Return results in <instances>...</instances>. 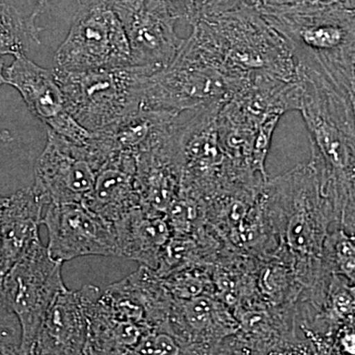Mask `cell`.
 <instances>
[{
    "label": "cell",
    "instance_id": "1",
    "mask_svg": "<svg viewBox=\"0 0 355 355\" xmlns=\"http://www.w3.org/2000/svg\"><path fill=\"white\" fill-rule=\"evenodd\" d=\"M261 193L279 239L273 257L293 268L303 287L301 300L319 307L331 277L324 270L322 252L336 217L316 171L310 162L299 164L266 181Z\"/></svg>",
    "mask_w": 355,
    "mask_h": 355
},
{
    "label": "cell",
    "instance_id": "2",
    "mask_svg": "<svg viewBox=\"0 0 355 355\" xmlns=\"http://www.w3.org/2000/svg\"><path fill=\"white\" fill-rule=\"evenodd\" d=\"M298 111L309 133L311 159L336 223L355 232V113L349 91L311 67L297 65Z\"/></svg>",
    "mask_w": 355,
    "mask_h": 355
},
{
    "label": "cell",
    "instance_id": "3",
    "mask_svg": "<svg viewBox=\"0 0 355 355\" xmlns=\"http://www.w3.org/2000/svg\"><path fill=\"white\" fill-rule=\"evenodd\" d=\"M191 27L188 41L234 84L236 90L260 74L297 80L291 46L251 2Z\"/></svg>",
    "mask_w": 355,
    "mask_h": 355
},
{
    "label": "cell",
    "instance_id": "4",
    "mask_svg": "<svg viewBox=\"0 0 355 355\" xmlns=\"http://www.w3.org/2000/svg\"><path fill=\"white\" fill-rule=\"evenodd\" d=\"M256 8L286 39L296 64L323 72L350 94L355 67V9Z\"/></svg>",
    "mask_w": 355,
    "mask_h": 355
},
{
    "label": "cell",
    "instance_id": "5",
    "mask_svg": "<svg viewBox=\"0 0 355 355\" xmlns=\"http://www.w3.org/2000/svg\"><path fill=\"white\" fill-rule=\"evenodd\" d=\"M53 70L70 114L91 133L140 111L144 83L153 74L133 65L89 71Z\"/></svg>",
    "mask_w": 355,
    "mask_h": 355
},
{
    "label": "cell",
    "instance_id": "6",
    "mask_svg": "<svg viewBox=\"0 0 355 355\" xmlns=\"http://www.w3.org/2000/svg\"><path fill=\"white\" fill-rule=\"evenodd\" d=\"M234 84L184 40L171 64L146 77L140 111L180 114L224 104Z\"/></svg>",
    "mask_w": 355,
    "mask_h": 355
},
{
    "label": "cell",
    "instance_id": "7",
    "mask_svg": "<svg viewBox=\"0 0 355 355\" xmlns=\"http://www.w3.org/2000/svg\"><path fill=\"white\" fill-rule=\"evenodd\" d=\"M55 67L69 71L130 65V46L123 23L106 2L79 4L67 38L55 53Z\"/></svg>",
    "mask_w": 355,
    "mask_h": 355
},
{
    "label": "cell",
    "instance_id": "8",
    "mask_svg": "<svg viewBox=\"0 0 355 355\" xmlns=\"http://www.w3.org/2000/svg\"><path fill=\"white\" fill-rule=\"evenodd\" d=\"M62 268V263L53 260L39 240L4 275L2 293L22 329L21 354H34L46 312L67 288Z\"/></svg>",
    "mask_w": 355,
    "mask_h": 355
},
{
    "label": "cell",
    "instance_id": "9",
    "mask_svg": "<svg viewBox=\"0 0 355 355\" xmlns=\"http://www.w3.org/2000/svg\"><path fill=\"white\" fill-rule=\"evenodd\" d=\"M239 329L221 343L218 354H314L301 336L297 304H261L233 311Z\"/></svg>",
    "mask_w": 355,
    "mask_h": 355
},
{
    "label": "cell",
    "instance_id": "10",
    "mask_svg": "<svg viewBox=\"0 0 355 355\" xmlns=\"http://www.w3.org/2000/svg\"><path fill=\"white\" fill-rule=\"evenodd\" d=\"M42 224L48 229L46 248L53 260L64 263L79 257H119L113 222L83 203H48Z\"/></svg>",
    "mask_w": 355,
    "mask_h": 355
},
{
    "label": "cell",
    "instance_id": "11",
    "mask_svg": "<svg viewBox=\"0 0 355 355\" xmlns=\"http://www.w3.org/2000/svg\"><path fill=\"white\" fill-rule=\"evenodd\" d=\"M123 23L130 46V65L153 73L168 67L183 44L177 17L165 0H132L112 7Z\"/></svg>",
    "mask_w": 355,
    "mask_h": 355
},
{
    "label": "cell",
    "instance_id": "12",
    "mask_svg": "<svg viewBox=\"0 0 355 355\" xmlns=\"http://www.w3.org/2000/svg\"><path fill=\"white\" fill-rule=\"evenodd\" d=\"M96 169L88 147L48 128V140L35 165V186L48 203H84L94 188Z\"/></svg>",
    "mask_w": 355,
    "mask_h": 355
},
{
    "label": "cell",
    "instance_id": "13",
    "mask_svg": "<svg viewBox=\"0 0 355 355\" xmlns=\"http://www.w3.org/2000/svg\"><path fill=\"white\" fill-rule=\"evenodd\" d=\"M4 76L6 84L20 93L30 112L48 128L77 144H87L91 132L70 114L53 69L20 55L4 70Z\"/></svg>",
    "mask_w": 355,
    "mask_h": 355
},
{
    "label": "cell",
    "instance_id": "14",
    "mask_svg": "<svg viewBox=\"0 0 355 355\" xmlns=\"http://www.w3.org/2000/svg\"><path fill=\"white\" fill-rule=\"evenodd\" d=\"M169 329L184 354H218L221 343L234 335L239 323L220 299L203 294L191 299L174 298Z\"/></svg>",
    "mask_w": 355,
    "mask_h": 355
},
{
    "label": "cell",
    "instance_id": "15",
    "mask_svg": "<svg viewBox=\"0 0 355 355\" xmlns=\"http://www.w3.org/2000/svg\"><path fill=\"white\" fill-rule=\"evenodd\" d=\"M46 198L35 184L4 198L0 209V266L10 270L39 241Z\"/></svg>",
    "mask_w": 355,
    "mask_h": 355
},
{
    "label": "cell",
    "instance_id": "16",
    "mask_svg": "<svg viewBox=\"0 0 355 355\" xmlns=\"http://www.w3.org/2000/svg\"><path fill=\"white\" fill-rule=\"evenodd\" d=\"M78 291L88 322L84 354H133L141 338L151 331L114 316L103 300L99 287L87 284Z\"/></svg>",
    "mask_w": 355,
    "mask_h": 355
},
{
    "label": "cell",
    "instance_id": "17",
    "mask_svg": "<svg viewBox=\"0 0 355 355\" xmlns=\"http://www.w3.org/2000/svg\"><path fill=\"white\" fill-rule=\"evenodd\" d=\"M88 322L80 293L65 289L46 312L34 354H84Z\"/></svg>",
    "mask_w": 355,
    "mask_h": 355
},
{
    "label": "cell",
    "instance_id": "18",
    "mask_svg": "<svg viewBox=\"0 0 355 355\" xmlns=\"http://www.w3.org/2000/svg\"><path fill=\"white\" fill-rule=\"evenodd\" d=\"M84 205L113 223L139 207L137 158L118 154L108 159L98 170L94 188Z\"/></svg>",
    "mask_w": 355,
    "mask_h": 355
},
{
    "label": "cell",
    "instance_id": "19",
    "mask_svg": "<svg viewBox=\"0 0 355 355\" xmlns=\"http://www.w3.org/2000/svg\"><path fill=\"white\" fill-rule=\"evenodd\" d=\"M119 257L155 270L159 256L172 230L165 214H151L137 207L114 222Z\"/></svg>",
    "mask_w": 355,
    "mask_h": 355
},
{
    "label": "cell",
    "instance_id": "20",
    "mask_svg": "<svg viewBox=\"0 0 355 355\" xmlns=\"http://www.w3.org/2000/svg\"><path fill=\"white\" fill-rule=\"evenodd\" d=\"M254 279L263 302L272 307L297 304L303 294V287L292 266L275 257L259 260Z\"/></svg>",
    "mask_w": 355,
    "mask_h": 355
},
{
    "label": "cell",
    "instance_id": "21",
    "mask_svg": "<svg viewBox=\"0 0 355 355\" xmlns=\"http://www.w3.org/2000/svg\"><path fill=\"white\" fill-rule=\"evenodd\" d=\"M36 21L23 17L11 0H0V55H25L30 41L40 43Z\"/></svg>",
    "mask_w": 355,
    "mask_h": 355
},
{
    "label": "cell",
    "instance_id": "22",
    "mask_svg": "<svg viewBox=\"0 0 355 355\" xmlns=\"http://www.w3.org/2000/svg\"><path fill=\"white\" fill-rule=\"evenodd\" d=\"M322 261L330 275H342L355 284V232L338 227L324 239Z\"/></svg>",
    "mask_w": 355,
    "mask_h": 355
},
{
    "label": "cell",
    "instance_id": "23",
    "mask_svg": "<svg viewBox=\"0 0 355 355\" xmlns=\"http://www.w3.org/2000/svg\"><path fill=\"white\" fill-rule=\"evenodd\" d=\"M172 235H196L205 227V211L197 198L180 193L165 214Z\"/></svg>",
    "mask_w": 355,
    "mask_h": 355
},
{
    "label": "cell",
    "instance_id": "24",
    "mask_svg": "<svg viewBox=\"0 0 355 355\" xmlns=\"http://www.w3.org/2000/svg\"><path fill=\"white\" fill-rule=\"evenodd\" d=\"M163 284L175 299H191L214 294L210 268L193 266L163 277Z\"/></svg>",
    "mask_w": 355,
    "mask_h": 355
},
{
    "label": "cell",
    "instance_id": "25",
    "mask_svg": "<svg viewBox=\"0 0 355 355\" xmlns=\"http://www.w3.org/2000/svg\"><path fill=\"white\" fill-rule=\"evenodd\" d=\"M246 1L248 0H165L178 20L186 21L191 26L237 8Z\"/></svg>",
    "mask_w": 355,
    "mask_h": 355
},
{
    "label": "cell",
    "instance_id": "26",
    "mask_svg": "<svg viewBox=\"0 0 355 355\" xmlns=\"http://www.w3.org/2000/svg\"><path fill=\"white\" fill-rule=\"evenodd\" d=\"M22 329L18 317L0 291V354H21Z\"/></svg>",
    "mask_w": 355,
    "mask_h": 355
},
{
    "label": "cell",
    "instance_id": "27",
    "mask_svg": "<svg viewBox=\"0 0 355 355\" xmlns=\"http://www.w3.org/2000/svg\"><path fill=\"white\" fill-rule=\"evenodd\" d=\"M133 354H184V352L172 334L151 331L141 338Z\"/></svg>",
    "mask_w": 355,
    "mask_h": 355
},
{
    "label": "cell",
    "instance_id": "28",
    "mask_svg": "<svg viewBox=\"0 0 355 355\" xmlns=\"http://www.w3.org/2000/svg\"><path fill=\"white\" fill-rule=\"evenodd\" d=\"M336 347L338 354H355V328H345L338 331Z\"/></svg>",
    "mask_w": 355,
    "mask_h": 355
},
{
    "label": "cell",
    "instance_id": "29",
    "mask_svg": "<svg viewBox=\"0 0 355 355\" xmlns=\"http://www.w3.org/2000/svg\"><path fill=\"white\" fill-rule=\"evenodd\" d=\"M51 1H53V0H39L38 6L35 8L34 12L31 15L32 19L36 21L37 17H38L40 14L44 12V9L49 6ZM77 1H78L79 4H81V0H77Z\"/></svg>",
    "mask_w": 355,
    "mask_h": 355
},
{
    "label": "cell",
    "instance_id": "30",
    "mask_svg": "<svg viewBox=\"0 0 355 355\" xmlns=\"http://www.w3.org/2000/svg\"><path fill=\"white\" fill-rule=\"evenodd\" d=\"M4 62L3 60L1 58V55H0V86L3 85V84H6V76H4Z\"/></svg>",
    "mask_w": 355,
    "mask_h": 355
},
{
    "label": "cell",
    "instance_id": "31",
    "mask_svg": "<svg viewBox=\"0 0 355 355\" xmlns=\"http://www.w3.org/2000/svg\"><path fill=\"white\" fill-rule=\"evenodd\" d=\"M350 97H352V105H354L355 113V67L354 70V77H352V89H350Z\"/></svg>",
    "mask_w": 355,
    "mask_h": 355
},
{
    "label": "cell",
    "instance_id": "32",
    "mask_svg": "<svg viewBox=\"0 0 355 355\" xmlns=\"http://www.w3.org/2000/svg\"><path fill=\"white\" fill-rule=\"evenodd\" d=\"M103 2H106L111 7L120 6V4L125 3V2L132 1V0H101Z\"/></svg>",
    "mask_w": 355,
    "mask_h": 355
},
{
    "label": "cell",
    "instance_id": "33",
    "mask_svg": "<svg viewBox=\"0 0 355 355\" xmlns=\"http://www.w3.org/2000/svg\"><path fill=\"white\" fill-rule=\"evenodd\" d=\"M4 275H6V273L3 272L1 266H0V291H2V282H3Z\"/></svg>",
    "mask_w": 355,
    "mask_h": 355
},
{
    "label": "cell",
    "instance_id": "34",
    "mask_svg": "<svg viewBox=\"0 0 355 355\" xmlns=\"http://www.w3.org/2000/svg\"><path fill=\"white\" fill-rule=\"evenodd\" d=\"M4 198L0 197V209H1L2 205H3Z\"/></svg>",
    "mask_w": 355,
    "mask_h": 355
},
{
    "label": "cell",
    "instance_id": "35",
    "mask_svg": "<svg viewBox=\"0 0 355 355\" xmlns=\"http://www.w3.org/2000/svg\"><path fill=\"white\" fill-rule=\"evenodd\" d=\"M354 9H355V0H354Z\"/></svg>",
    "mask_w": 355,
    "mask_h": 355
}]
</instances>
